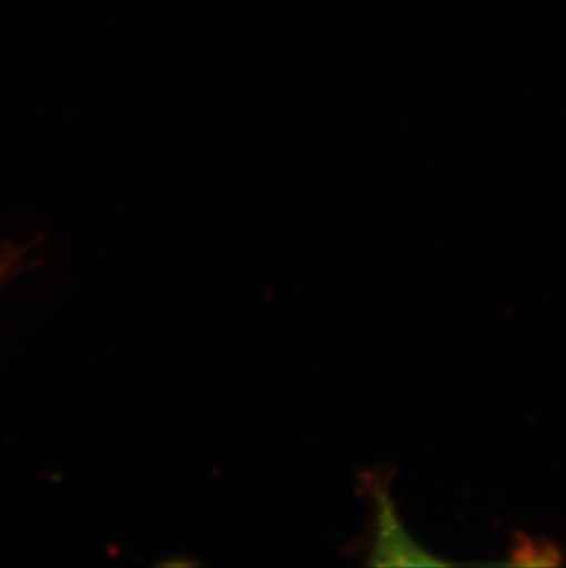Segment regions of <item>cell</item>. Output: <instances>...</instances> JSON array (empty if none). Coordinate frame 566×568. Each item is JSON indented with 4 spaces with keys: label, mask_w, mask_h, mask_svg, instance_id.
Instances as JSON below:
<instances>
[{
    "label": "cell",
    "mask_w": 566,
    "mask_h": 568,
    "mask_svg": "<svg viewBox=\"0 0 566 568\" xmlns=\"http://www.w3.org/2000/svg\"><path fill=\"white\" fill-rule=\"evenodd\" d=\"M513 564L518 565H557L559 564V552L556 548L548 545H537L532 541L517 542V548L513 550Z\"/></svg>",
    "instance_id": "cell-2"
},
{
    "label": "cell",
    "mask_w": 566,
    "mask_h": 568,
    "mask_svg": "<svg viewBox=\"0 0 566 568\" xmlns=\"http://www.w3.org/2000/svg\"><path fill=\"white\" fill-rule=\"evenodd\" d=\"M374 503V539L370 545V564L377 567H428L444 565L427 550H423L401 525L396 506L391 497V489L385 478L377 473H370L363 478Z\"/></svg>",
    "instance_id": "cell-1"
},
{
    "label": "cell",
    "mask_w": 566,
    "mask_h": 568,
    "mask_svg": "<svg viewBox=\"0 0 566 568\" xmlns=\"http://www.w3.org/2000/svg\"><path fill=\"white\" fill-rule=\"evenodd\" d=\"M22 262L21 248L6 247L0 253V290L4 285L6 280L10 278L11 274L17 273L19 263Z\"/></svg>",
    "instance_id": "cell-3"
}]
</instances>
